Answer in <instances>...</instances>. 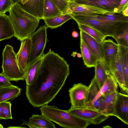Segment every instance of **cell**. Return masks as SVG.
<instances>
[{"mask_svg": "<svg viewBox=\"0 0 128 128\" xmlns=\"http://www.w3.org/2000/svg\"><path fill=\"white\" fill-rule=\"evenodd\" d=\"M69 74V65L63 58L51 50L44 54L32 81L26 86L30 103L37 108L47 104L58 93Z\"/></svg>", "mask_w": 128, "mask_h": 128, "instance_id": "cell-1", "label": "cell"}, {"mask_svg": "<svg viewBox=\"0 0 128 128\" xmlns=\"http://www.w3.org/2000/svg\"><path fill=\"white\" fill-rule=\"evenodd\" d=\"M8 12L14 36L19 40L29 37L38 26L40 19L26 11L19 3L13 5Z\"/></svg>", "mask_w": 128, "mask_h": 128, "instance_id": "cell-2", "label": "cell"}, {"mask_svg": "<svg viewBox=\"0 0 128 128\" xmlns=\"http://www.w3.org/2000/svg\"><path fill=\"white\" fill-rule=\"evenodd\" d=\"M42 114L52 122L66 128H86L90 124L89 121L81 118L66 110L58 108L55 106L47 104L40 108Z\"/></svg>", "mask_w": 128, "mask_h": 128, "instance_id": "cell-3", "label": "cell"}, {"mask_svg": "<svg viewBox=\"0 0 128 128\" xmlns=\"http://www.w3.org/2000/svg\"><path fill=\"white\" fill-rule=\"evenodd\" d=\"M16 54L11 45H6L2 51V73L10 81H18L25 80V72H22L19 67Z\"/></svg>", "mask_w": 128, "mask_h": 128, "instance_id": "cell-4", "label": "cell"}, {"mask_svg": "<svg viewBox=\"0 0 128 128\" xmlns=\"http://www.w3.org/2000/svg\"><path fill=\"white\" fill-rule=\"evenodd\" d=\"M77 24L87 25L98 31L106 37L113 38L118 31L128 26V22L114 24L103 22L86 16H72Z\"/></svg>", "mask_w": 128, "mask_h": 128, "instance_id": "cell-5", "label": "cell"}, {"mask_svg": "<svg viewBox=\"0 0 128 128\" xmlns=\"http://www.w3.org/2000/svg\"><path fill=\"white\" fill-rule=\"evenodd\" d=\"M47 29L45 25L41 26L29 37L32 43L27 67L44 54V51L47 42Z\"/></svg>", "mask_w": 128, "mask_h": 128, "instance_id": "cell-6", "label": "cell"}, {"mask_svg": "<svg viewBox=\"0 0 128 128\" xmlns=\"http://www.w3.org/2000/svg\"><path fill=\"white\" fill-rule=\"evenodd\" d=\"M88 86L81 83L74 84L69 90L70 108H79L86 107Z\"/></svg>", "mask_w": 128, "mask_h": 128, "instance_id": "cell-7", "label": "cell"}, {"mask_svg": "<svg viewBox=\"0 0 128 128\" xmlns=\"http://www.w3.org/2000/svg\"><path fill=\"white\" fill-rule=\"evenodd\" d=\"M67 110L70 113L81 118L89 121L92 124L96 125L104 122L109 116L94 109L87 107L70 108Z\"/></svg>", "mask_w": 128, "mask_h": 128, "instance_id": "cell-8", "label": "cell"}, {"mask_svg": "<svg viewBox=\"0 0 128 128\" xmlns=\"http://www.w3.org/2000/svg\"><path fill=\"white\" fill-rule=\"evenodd\" d=\"M108 12H110L96 6L79 4L72 1L68 2V7L63 14L72 16L93 14H104Z\"/></svg>", "mask_w": 128, "mask_h": 128, "instance_id": "cell-9", "label": "cell"}, {"mask_svg": "<svg viewBox=\"0 0 128 128\" xmlns=\"http://www.w3.org/2000/svg\"><path fill=\"white\" fill-rule=\"evenodd\" d=\"M115 116L128 125V95L118 92L114 107Z\"/></svg>", "mask_w": 128, "mask_h": 128, "instance_id": "cell-10", "label": "cell"}, {"mask_svg": "<svg viewBox=\"0 0 128 128\" xmlns=\"http://www.w3.org/2000/svg\"><path fill=\"white\" fill-rule=\"evenodd\" d=\"M104 55V63L109 70L114 63L118 50V45L113 40H105L102 43Z\"/></svg>", "mask_w": 128, "mask_h": 128, "instance_id": "cell-11", "label": "cell"}, {"mask_svg": "<svg viewBox=\"0 0 128 128\" xmlns=\"http://www.w3.org/2000/svg\"><path fill=\"white\" fill-rule=\"evenodd\" d=\"M80 38L96 57L98 61L104 62L102 44L99 43L94 38L84 31L80 30Z\"/></svg>", "mask_w": 128, "mask_h": 128, "instance_id": "cell-12", "label": "cell"}, {"mask_svg": "<svg viewBox=\"0 0 128 128\" xmlns=\"http://www.w3.org/2000/svg\"><path fill=\"white\" fill-rule=\"evenodd\" d=\"M21 41L19 50L16 54V58L20 70L22 72H25L31 50L32 42L29 37L25 38Z\"/></svg>", "mask_w": 128, "mask_h": 128, "instance_id": "cell-13", "label": "cell"}, {"mask_svg": "<svg viewBox=\"0 0 128 128\" xmlns=\"http://www.w3.org/2000/svg\"><path fill=\"white\" fill-rule=\"evenodd\" d=\"M121 0H73V1L79 4L96 6L110 12H117V8Z\"/></svg>", "mask_w": 128, "mask_h": 128, "instance_id": "cell-14", "label": "cell"}, {"mask_svg": "<svg viewBox=\"0 0 128 128\" xmlns=\"http://www.w3.org/2000/svg\"><path fill=\"white\" fill-rule=\"evenodd\" d=\"M103 22L114 24L128 22V16L122 12H108L104 14H93L85 15Z\"/></svg>", "mask_w": 128, "mask_h": 128, "instance_id": "cell-15", "label": "cell"}, {"mask_svg": "<svg viewBox=\"0 0 128 128\" xmlns=\"http://www.w3.org/2000/svg\"><path fill=\"white\" fill-rule=\"evenodd\" d=\"M21 125H27L31 128H55L51 121L42 114H32L28 122L23 120Z\"/></svg>", "mask_w": 128, "mask_h": 128, "instance_id": "cell-16", "label": "cell"}, {"mask_svg": "<svg viewBox=\"0 0 128 128\" xmlns=\"http://www.w3.org/2000/svg\"><path fill=\"white\" fill-rule=\"evenodd\" d=\"M45 0H28L21 5L26 11L40 19H42Z\"/></svg>", "mask_w": 128, "mask_h": 128, "instance_id": "cell-17", "label": "cell"}, {"mask_svg": "<svg viewBox=\"0 0 128 128\" xmlns=\"http://www.w3.org/2000/svg\"><path fill=\"white\" fill-rule=\"evenodd\" d=\"M12 26L7 15L0 14V41L14 36Z\"/></svg>", "mask_w": 128, "mask_h": 128, "instance_id": "cell-18", "label": "cell"}, {"mask_svg": "<svg viewBox=\"0 0 128 128\" xmlns=\"http://www.w3.org/2000/svg\"><path fill=\"white\" fill-rule=\"evenodd\" d=\"M109 70L121 90L126 94L124 87L122 68L119 49L114 65Z\"/></svg>", "mask_w": 128, "mask_h": 128, "instance_id": "cell-19", "label": "cell"}, {"mask_svg": "<svg viewBox=\"0 0 128 128\" xmlns=\"http://www.w3.org/2000/svg\"><path fill=\"white\" fill-rule=\"evenodd\" d=\"M80 48L84 65L88 68L94 67L98 60L80 38Z\"/></svg>", "mask_w": 128, "mask_h": 128, "instance_id": "cell-20", "label": "cell"}, {"mask_svg": "<svg viewBox=\"0 0 128 128\" xmlns=\"http://www.w3.org/2000/svg\"><path fill=\"white\" fill-rule=\"evenodd\" d=\"M118 49L122 66L124 87L128 92V47L118 45Z\"/></svg>", "mask_w": 128, "mask_h": 128, "instance_id": "cell-21", "label": "cell"}, {"mask_svg": "<svg viewBox=\"0 0 128 128\" xmlns=\"http://www.w3.org/2000/svg\"><path fill=\"white\" fill-rule=\"evenodd\" d=\"M118 87V84L111 73L104 82L93 102L88 107L101 96L108 94L117 90Z\"/></svg>", "mask_w": 128, "mask_h": 128, "instance_id": "cell-22", "label": "cell"}, {"mask_svg": "<svg viewBox=\"0 0 128 128\" xmlns=\"http://www.w3.org/2000/svg\"><path fill=\"white\" fill-rule=\"evenodd\" d=\"M94 77L100 88L111 74L104 62L98 61L94 67Z\"/></svg>", "mask_w": 128, "mask_h": 128, "instance_id": "cell-23", "label": "cell"}, {"mask_svg": "<svg viewBox=\"0 0 128 128\" xmlns=\"http://www.w3.org/2000/svg\"><path fill=\"white\" fill-rule=\"evenodd\" d=\"M21 89L13 85L11 86L0 88V103L9 100H12L18 96Z\"/></svg>", "mask_w": 128, "mask_h": 128, "instance_id": "cell-24", "label": "cell"}, {"mask_svg": "<svg viewBox=\"0 0 128 128\" xmlns=\"http://www.w3.org/2000/svg\"><path fill=\"white\" fill-rule=\"evenodd\" d=\"M72 19V17L71 15L64 14L44 20L47 28H49L53 29L61 26L66 22Z\"/></svg>", "mask_w": 128, "mask_h": 128, "instance_id": "cell-25", "label": "cell"}, {"mask_svg": "<svg viewBox=\"0 0 128 128\" xmlns=\"http://www.w3.org/2000/svg\"><path fill=\"white\" fill-rule=\"evenodd\" d=\"M118 92L116 90L108 94L102 96L105 103L106 109L104 114L108 116H115L114 107Z\"/></svg>", "mask_w": 128, "mask_h": 128, "instance_id": "cell-26", "label": "cell"}, {"mask_svg": "<svg viewBox=\"0 0 128 128\" xmlns=\"http://www.w3.org/2000/svg\"><path fill=\"white\" fill-rule=\"evenodd\" d=\"M43 56L27 67L25 71V76L27 85L30 84L34 79L42 62Z\"/></svg>", "mask_w": 128, "mask_h": 128, "instance_id": "cell-27", "label": "cell"}, {"mask_svg": "<svg viewBox=\"0 0 128 128\" xmlns=\"http://www.w3.org/2000/svg\"><path fill=\"white\" fill-rule=\"evenodd\" d=\"M62 14L50 0H45L42 19L51 18Z\"/></svg>", "mask_w": 128, "mask_h": 128, "instance_id": "cell-28", "label": "cell"}, {"mask_svg": "<svg viewBox=\"0 0 128 128\" xmlns=\"http://www.w3.org/2000/svg\"><path fill=\"white\" fill-rule=\"evenodd\" d=\"M80 30L84 31L94 38L99 43L102 44L106 37L96 30L88 26L77 24Z\"/></svg>", "mask_w": 128, "mask_h": 128, "instance_id": "cell-29", "label": "cell"}, {"mask_svg": "<svg viewBox=\"0 0 128 128\" xmlns=\"http://www.w3.org/2000/svg\"><path fill=\"white\" fill-rule=\"evenodd\" d=\"M100 89L97 81L94 77L88 86L86 107L88 106L91 104Z\"/></svg>", "mask_w": 128, "mask_h": 128, "instance_id": "cell-30", "label": "cell"}, {"mask_svg": "<svg viewBox=\"0 0 128 128\" xmlns=\"http://www.w3.org/2000/svg\"><path fill=\"white\" fill-rule=\"evenodd\" d=\"M113 38L118 45L128 47V26L117 32Z\"/></svg>", "mask_w": 128, "mask_h": 128, "instance_id": "cell-31", "label": "cell"}, {"mask_svg": "<svg viewBox=\"0 0 128 128\" xmlns=\"http://www.w3.org/2000/svg\"><path fill=\"white\" fill-rule=\"evenodd\" d=\"M0 104L6 119H12L11 112V103L10 102L5 101L0 103Z\"/></svg>", "mask_w": 128, "mask_h": 128, "instance_id": "cell-32", "label": "cell"}, {"mask_svg": "<svg viewBox=\"0 0 128 128\" xmlns=\"http://www.w3.org/2000/svg\"><path fill=\"white\" fill-rule=\"evenodd\" d=\"M12 6L11 0H0V14L8 12Z\"/></svg>", "mask_w": 128, "mask_h": 128, "instance_id": "cell-33", "label": "cell"}, {"mask_svg": "<svg viewBox=\"0 0 128 128\" xmlns=\"http://www.w3.org/2000/svg\"><path fill=\"white\" fill-rule=\"evenodd\" d=\"M64 14L67 8L68 2L67 0H50Z\"/></svg>", "mask_w": 128, "mask_h": 128, "instance_id": "cell-34", "label": "cell"}, {"mask_svg": "<svg viewBox=\"0 0 128 128\" xmlns=\"http://www.w3.org/2000/svg\"><path fill=\"white\" fill-rule=\"evenodd\" d=\"M10 80L2 73H0V88L6 87L13 85Z\"/></svg>", "mask_w": 128, "mask_h": 128, "instance_id": "cell-35", "label": "cell"}, {"mask_svg": "<svg viewBox=\"0 0 128 128\" xmlns=\"http://www.w3.org/2000/svg\"><path fill=\"white\" fill-rule=\"evenodd\" d=\"M128 6V0H121L117 8V12H122Z\"/></svg>", "mask_w": 128, "mask_h": 128, "instance_id": "cell-36", "label": "cell"}, {"mask_svg": "<svg viewBox=\"0 0 128 128\" xmlns=\"http://www.w3.org/2000/svg\"><path fill=\"white\" fill-rule=\"evenodd\" d=\"M99 98L100 99V105L98 111L104 114L105 111L106 106L104 98L102 96Z\"/></svg>", "mask_w": 128, "mask_h": 128, "instance_id": "cell-37", "label": "cell"}, {"mask_svg": "<svg viewBox=\"0 0 128 128\" xmlns=\"http://www.w3.org/2000/svg\"><path fill=\"white\" fill-rule=\"evenodd\" d=\"M72 36L74 38H77L78 37L79 34L77 32L74 30L73 31L72 34Z\"/></svg>", "mask_w": 128, "mask_h": 128, "instance_id": "cell-38", "label": "cell"}, {"mask_svg": "<svg viewBox=\"0 0 128 128\" xmlns=\"http://www.w3.org/2000/svg\"><path fill=\"white\" fill-rule=\"evenodd\" d=\"M0 119H6L2 110V108L0 103Z\"/></svg>", "mask_w": 128, "mask_h": 128, "instance_id": "cell-39", "label": "cell"}, {"mask_svg": "<svg viewBox=\"0 0 128 128\" xmlns=\"http://www.w3.org/2000/svg\"><path fill=\"white\" fill-rule=\"evenodd\" d=\"M128 6L122 12L123 15L126 16H128Z\"/></svg>", "mask_w": 128, "mask_h": 128, "instance_id": "cell-40", "label": "cell"}, {"mask_svg": "<svg viewBox=\"0 0 128 128\" xmlns=\"http://www.w3.org/2000/svg\"><path fill=\"white\" fill-rule=\"evenodd\" d=\"M21 0H11L12 5L16 3H19Z\"/></svg>", "mask_w": 128, "mask_h": 128, "instance_id": "cell-41", "label": "cell"}, {"mask_svg": "<svg viewBox=\"0 0 128 128\" xmlns=\"http://www.w3.org/2000/svg\"><path fill=\"white\" fill-rule=\"evenodd\" d=\"M28 0H21L20 2L21 4V5H23Z\"/></svg>", "mask_w": 128, "mask_h": 128, "instance_id": "cell-42", "label": "cell"}, {"mask_svg": "<svg viewBox=\"0 0 128 128\" xmlns=\"http://www.w3.org/2000/svg\"><path fill=\"white\" fill-rule=\"evenodd\" d=\"M76 52H73L72 54H71V56L73 57H75L76 54Z\"/></svg>", "mask_w": 128, "mask_h": 128, "instance_id": "cell-43", "label": "cell"}, {"mask_svg": "<svg viewBox=\"0 0 128 128\" xmlns=\"http://www.w3.org/2000/svg\"><path fill=\"white\" fill-rule=\"evenodd\" d=\"M76 54L78 58H81L82 57V56L81 54L79 53H78L77 52Z\"/></svg>", "mask_w": 128, "mask_h": 128, "instance_id": "cell-44", "label": "cell"}, {"mask_svg": "<svg viewBox=\"0 0 128 128\" xmlns=\"http://www.w3.org/2000/svg\"><path fill=\"white\" fill-rule=\"evenodd\" d=\"M0 128H3V127L2 125L0 124Z\"/></svg>", "mask_w": 128, "mask_h": 128, "instance_id": "cell-45", "label": "cell"}, {"mask_svg": "<svg viewBox=\"0 0 128 128\" xmlns=\"http://www.w3.org/2000/svg\"><path fill=\"white\" fill-rule=\"evenodd\" d=\"M73 0H67L68 2L73 1Z\"/></svg>", "mask_w": 128, "mask_h": 128, "instance_id": "cell-46", "label": "cell"}]
</instances>
